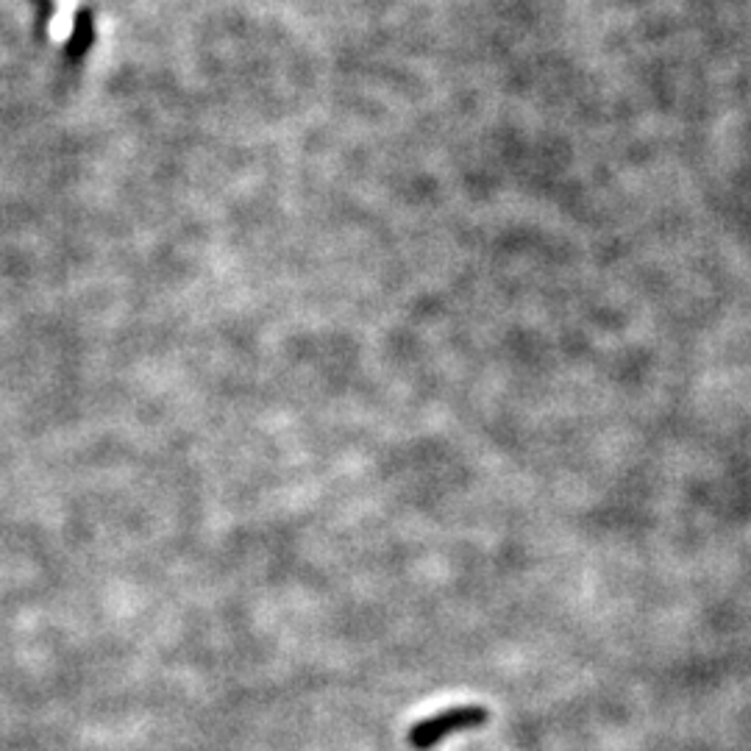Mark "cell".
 <instances>
[{
	"instance_id": "obj_1",
	"label": "cell",
	"mask_w": 751,
	"mask_h": 751,
	"mask_svg": "<svg viewBox=\"0 0 751 751\" xmlns=\"http://www.w3.org/2000/svg\"><path fill=\"white\" fill-rule=\"evenodd\" d=\"M487 721V710L479 704H465V707H454L446 713L423 718L421 724H415L409 729V743L415 749H432L440 740H446L454 732H465V729H476Z\"/></svg>"
}]
</instances>
